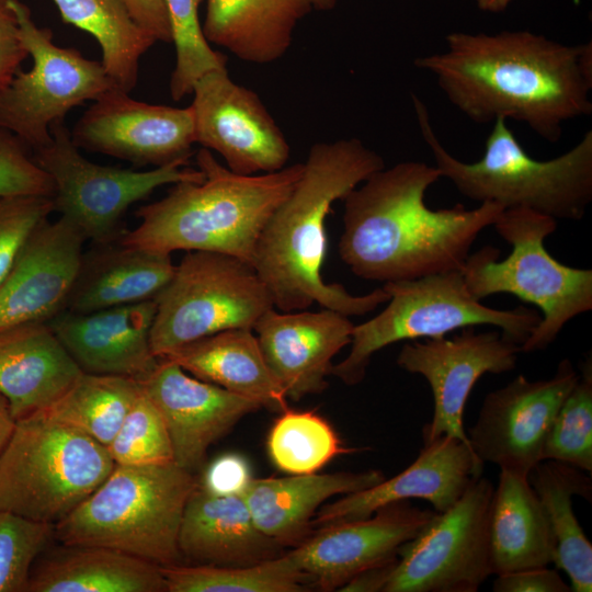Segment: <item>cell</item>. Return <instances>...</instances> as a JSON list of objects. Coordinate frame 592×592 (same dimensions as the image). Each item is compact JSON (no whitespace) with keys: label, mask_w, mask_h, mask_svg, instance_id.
Masks as SVG:
<instances>
[{"label":"cell","mask_w":592,"mask_h":592,"mask_svg":"<svg viewBox=\"0 0 592 592\" xmlns=\"http://www.w3.org/2000/svg\"><path fill=\"white\" fill-rule=\"evenodd\" d=\"M446 50L415 58L448 101L476 123L526 124L555 143L592 112V43L565 45L530 31L454 32Z\"/></svg>","instance_id":"6da1fadb"},{"label":"cell","mask_w":592,"mask_h":592,"mask_svg":"<svg viewBox=\"0 0 592 592\" xmlns=\"http://www.w3.org/2000/svg\"><path fill=\"white\" fill-rule=\"evenodd\" d=\"M440 178L435 166L402 161L374 172L342 200L338 252L354 275L387 283L462 269L474 241L504 208L485 202L431 209L424 195Z\"/></svg>","instance_id":"7a4b0ae2"},{"label":"cell","mask_w":592,"mask_h":592,"mask_svg":"<svg viewBox=\"0 0 592 592\" xmlns=\"http://www.w3.org/2000/svg\"><path fill=\"white\" fill-rule=\"evenodd\" d=\"M383 168L382 156L357 138L310 147L299 179L265 224L252 260L274 308L305 310L317 303L351 317L386 304L389 295L383 286L365 295H352L341 284L325 282L321 274L327 252L326 219L332 204Z\"/></svg>","instance_id":"3957f363"},{"label":"cell","mask_w":592,"mask_h":592,"mask_svg":"<svg viewBox=\"0 0 592 592\" xmlns=\"http://www.w3.org/2000/svg\"><path fill=\"white\" fill-rule=\"evenodd\" d=\"M196 164L202 180L174 183L164 197L141 206L135 212L138 226L118 241L163 254L219 252L252 264L259 237L299 179L303 163L244 175L201 148Z\"/></svg>","instance_id":"277c9868"},{"label":"cell","mask_w":592,"mask_h":592,"mask_svg":"<svg viewBox=\"0 0 592 592\" xmlns=\"http://www.w3.org/2000/svg\"><path fill=\"white\" fill-rule=\"evenodd\" d=\"M412 102L423 140L441 177L467 198L508 208H527L556 220L581 219L592 201V130L574 147L549 160L533 159L504 118H497L476 162H464L441 144L424 103Z\"/></svg>","instance_id":"5b68a950"},{"label":"cell","mask_w":592,"mask_h":592,"mask_svg":"<svg viewBox=\"0 0 592 592\" xmlns=\"http://www.w3.org/2000/svg\"><path fill=\"white\" fill-rule=\"evenodd\" d=\"M198 481L175 462L115 465L107 478L54 525L68 546L116 549L160 567L182 563L179 531Z\"/></svg>","instance_id":"8992f818"},{"label":"cell","mask_w":592,"mask_h":592,"mask_svg":"<svg viewBox=\"0 0 592 592\" xmlns=\"http://www.w3.org/2000/svg\"><path fill=\"white\" fill-rule=\"evenodd\" d=\"M492 226L512 251L501 261L500 250L492 246L469 253L460 269L464 283L477 300L509 293L537 306L542 320L521 352L543 351L570 320L592 310V270L567 266L548 253L545 239L557 228L549 216L508 208Z\"/></svg>","instance_id":"52a82bcc"},{"label":"cell","mask_w":592,"mask_h":592,"mask_svg":"<svg viewBox=\"0 0 592 592\" xmlns=\"http://www.w3.org/2000/svg\"><path fill=\"white\" fill-rule=\"evenodd\" d=\"M114 466L104 445L44 411L19 419L0 453V511L55 525Z\"/></svg>","instance_id":"ba28073f"},{"label":"cell","mask_w":592,"mask_h":592,"mask_svg":"<svg viewBox=\"0 0 592 592\" xmlns=\"http://www.w3.org/2000/svg\"><path fill=\"white\" fill-rule=\"evenodd\" d=\"M383 288L389 295L386 307L354 325L348 356L331 366L330 375L348 386L360 384L372 356L392 343L436 339L457 329L487 325L521 345L542 320L536 310L525 306L502 310L483 305L469 294L460 270L387 282Z\"/></svg>","instance_id":"9c48e42d"},{"label":"cell","mask_w":592,"mask_h":592,"mask_svg":"<svg viewBox=\"0 0 592 592\" xmlns=\"http://www.w3.org/2000/svg\"><path fill=\"white\" fill-rule=\"evenodd\" d=\"M156 303L150 345L158 358L224 330H253L274 308L251 263L212 251H186Z\"/></svg>","instance_id":"30bf717a"},{"label":"cell","mask_w":592,"mask_h":592,"mask_svg":"<svg viewBox=\"0 0 592 592\" xmlns=\"http://www.w3.org/2000/svg\"><path fill=\"white\" fill-rule=\"evenodd\" d=\"M52 139L33 158L52 178L54 212L96 244L116 242L127 209L156 189L200 181L204 173L175 161L148 171L101 166L84 158L73 144L65 119L50 126Z\"/></svg>","instance_id":"8fae6325"},{"label":"cell","mask_w":592,"mask_h":592,"mask_svg":"<svg viewBox=\"0 0 592 592\" xmlns=\"http://www.w3.org/2000/svg\"><path fill=\"white\" fill-rule=\"evenodd\" d=\"M9 2L33 66L18 71L1 91L0 128L16 135L33 152L50 141V126L65 119L72 107L96 100L115 86L102 62L56 45L50 29L37 26L24 2Z\"/></svg>","instance_id":"7c38bea8"},{"label":"cell","mask_w":592,"mask_h":592,"mask_svg":"<svg viewBox=\"0 0 592 592\" xmlns=\"http://www.w3.org/2000/svg\"><path fill=\"white\" fill-rule=\"evenodd\" d=\"M494 486L473 477L459 499L399 550L384 592H476L492 574L489 517Z\"/></svg>","instance_id":"4fadbf2b"},{"label":"cell","mask_w":592,"mask_h":592,"mask_svg":"<svg viewBox=\"0 0 592 592\" xmlns=\"http://www.w3.org/2000/svg\"><path fill=\"white\" fill-rule=\"evenodd\" d=\"M520 352L521 345L501 331L475 332L473 327L451 339L405 343L397 356L398 366L423 376L434 400L432 420L422 431L423 442L451 436L470 447L463 422L473 388L486 373L512 371Z\"/></svg>","instance_id":"5bb4252c"},{"label":"cell","mask_w":592,"mask_h":592,"mask_svg":"<svg viewBox=\"0 0 592 592\" xmlns=\"http://www.w3.org/2000/svg\"><path fill=\"white\" fill-rule=\"evenodd\" d=\"M579 374L562 360L549 379L519 375L483 399L476 423L468 429L471 451L483 464L528 475L542 460L549 428Z\"/></svg>","instance_id":"9a60e30c"},{"label":"cell","mask_w":592,"mask_h":592,"mask_svg":"<svg viewBox=\"0 0 592 592\" xmlns=\"http://www.w3.org/2000/svg\"><path fill=\"white\" fill-rule=\"evenodd\" d=\"M192 93L195 143L219 153L229 170L252 175L286 167L284 134L260 98L234 82L226 67L203 75Z\"/></svg>","instance_id":"2e32d148"},{"label":"cell","mask_w":592,"mask_h":592,"mask_svg":"<svg viewBox=\"0 0 592 592\" xmlns=\"http://www.w3.org/2000/svg\"><path fill=\"white\" fill-rule=\"evenodd\" d=\"M434 514L410 500L394 502L365 519L319 526L285 554L311 588L339 591L363 570L396 561Z\"/></svg>","instance_id":"e0dca14e"},{"label":"cell","mask_w":592,"mask_h":592,"mask_svg":"<svg viewBox=\"0 0 592 592\" xmlns=\"http://www.w3.org/2000/svg\"><path fill=\"white\" fill-rule=\"evenodd\" d=\"M70 135L79 149L127 160L138 167L187 161L195 144L191 106L149 104L116 87L93 101Z\"/></svg>","instance_id":"ac0fdd59"},{"label":"cell","mask_w":592,"mask_h":592,"mask_svg":"<svg viewBox=\"0 0 592 592\" xmlns=\"http://www.w3.org/2000/svg\"><path fill=\"white\" fill-rule=\"evenodd\" d=\"M139 384L166 422L174 462L190 471L203 465L209 446L240 419L262 408L166 357Z\"/></svg>","instance_id":"d6986e66"},{"label":"cell","mask_w":592,"mask_h":592,"mask_svg":"<svg viewBox=\"0 0 592 592\" xmlns=\"http://www.w3.org/2000/svg\"><path fill=\"white\" fill-rule=\"evenodd\" d=\"M86 238L66 219H48L32 235L0 283V330L47 322L66 309Z\"/></svg>","instance_id":"ffe728a7"},{"label":"cell","mask_w":592,"mask_h":592,"mask_svg":"<svg viewBox=\"0 0 592 592\" xmlns=\"http://www.w3.org/2000/svg\"><path fill=\"white\" fill-rule=\"evenodd\" d=\"M482 471L483 463L467 444L440 436L423 442L417 458L392 478L321 505L312 526L365 519L387 504L412 499L425 500L435 512H443L459 499L471 478Z\"/></svg>","instance_id":"44dd1931"},{"label":"cell","mask_w":592,"mask_h":592,"mask_svg":"<svg viewBox=\"0 0 592 592\" xmlns=\"http://www.w3.org/2000/svg\"><path fill=\"white\" fill-rule=\"evenodd\" d=\"M354 323L338 311L267 310L253 331L264 360L288 399L328 387L332 358L351 343Z\"/></svg>","instance_id":"7402d4cb"},{"label":"cell","mask_w":592,"mask_h":592,"mask_svg":"<svg viewBox=\"0 0 592 592\" xmlns=\"http://www.w3.org/2000/svg\"><path fill=\"white\" fill-rule=\"evenodd\" d=\"M156 299L89 312L62 310L48 326L83 373L143 380L157 366L150 331Z\"/></svg>","instance_id":"603a6c76"},{"label":"cell","mask_w":592,"mask_h":592,"mask_svg":"<svg viewBox=\"0 0 592 592\" xmlns=\"http://www.w3.org/2000/svg\"><path fill=\"white\" fill-rule=\"evenodd\" d=\"M82 373L47 322L0 330V394L15 421L48 409Z\"/></svg>","instance_id":"cb8c5ba5"},{"label":"cell","mask_w":592,"mask_h":592,"mask_svg":"<svg viewBox=\"0 0 592 592\" xmlns=\"http://www.w3.org/2000/svg\"><path fill=\"white\" fill-rule=\"evenodd\" d=\"M182 559L192 565L249 566L282 555V546L255 525L242 494L192 492L179 531Z\"/></svg>","instance_id":"d4e9b609"},{"label":"cell","mask_w":592,"mask_h":592,"mask_svg":"<svg viewBox=\"0 0 592 592\" xmlns=\"http://www.w3.org/2000/svg\"><path fill=\"white\" fill-rule=\"evenodd\" d=\"M385 478L376 469L252 478L242 497L257 527L280 546L293 548L312 532V516L323 502L364 490Z\"/></svg>","instance_id":"484cf974"},{"label":"cell","mask_w":592,"mask_h":592,"mask_svg":"<svg viewBox=\"0 0 592 592\" xmlns=\"http://www.w3.org/2000/svg\"><path fill=\"white\" fill-rule=\"evenodd\" d=\"M337 0H206L202 25L208 43L237 58L270 64L289 48L297 23L314 11L330 10Z\"/></svg>","instance_id":"4316f807"},{"label":"cell","mask_w":592,"mask_h":592,"mask_svg":"<svg viewBox=\"0 0 592 592\" xmlns=\"http://www.w3.org/2000/svg\"><path fill=\"white\" fill-rule=\"evenodd\" d=\"M174 270L171 254L119 241L96 244L82 253L65 310L89 312L156 299Z\"/></svg>","instance_id":"83f0119b"},{"label":"cell","mask_w":592,"mask_h":592,"mask_svg":"<svg viewBox=\"0 0 592 592\" xmlns=\"http://www.w3.org/2000/svg\"><path fill=\"white\" fill-rule=\"evenodd\" d=\"M252 331L224 330L186 343L163 357L202 380L281 413L288 409V398L269 368Z\"/></svg>","instance_id":"f1b7e54d"},{"label":"cell","mask_w":592,"mask_h":592,"mask_svg":"<svg viewBox=\"0 0 592 592\" xmlns=\"http://www.w3.org/2000/svg\"><path fill=\"white\" fill-rule=\"evenodd\" d=\"M31 571L26 592H167L161 567L100 546H68Z\"/></svg>","instance_id":"f546056e"},{"label":"cell","mask_w":592,"mask_h":592,"mask_svg":"<svg viewBox=\"0 0 592 592\" xmlns=\"http://www.w3.org/2000/svg\"><path fill=\"white\" fill-rule=\"evenodd\" d=\"M489 545L492 574L553 562L549 523L526 475L500 470L490 508Z\"/></svg>","instance_id":"4dcf8cb0"},{"label":"cell","mask_w":592,"mask_h":592,"mask_svg":"<svg viewBox=\"0 0 592 592\" xmlns=\"http://www.w3.org/2000/svg\"><path fill=\"white\" fill-rule=\"evenodd\" d=\"M548 520L555 544L553 562L570 579L571 591L592 590V545L572 508V497L591 501L592 483L585 471L557 460H540L527 475Z\"/></svg>","instance_id":"1f68e13d"},{"label":"cell","mask_w":592,"mask_h":592,"mask_svg":"<svg viewBox=\"0 0 592 592\" xmlns=\"http://www.w3.org/2000/svg\"><path fill=\"white\" fill-rule=\"evenodd\" d=\"M62 21L89 34L99 43L102 65L125 92L137 84L139 60L157 42L132 16L122 0H52Z\"/></svg>","instance_id":"d6a6232c"},{"label":"cell","mask_w":592,"mask_h":592,"mask_svg":"<svg viewBox=\"0 0 592 592\" xmlns=\"http://www.w3.org/2000/svg\"><path fill=\"white\" fill-rule=\"evenodd\" d=\"M140 391L139 382L129 377L82 373L44 412L106 447Z\"/></svg>","instance_id":"836d02e7"},{"label":"cell","mask_w":592,"mask_h":592,"mask_svg":"<svg viewBox=\"0 0 592 592\" xmlns=\"http://www.w3.org/2000/svg\"><path fill=\"white\" fill-rule=\"evenodd\" d=\"M167 592H304L308 578L284 553L249 566L161 567Z\"/></svg>","instance_id":"e575fe53"},{"label":"cell","mask_w":592,"mask_h":592,"mask_svg":"<svg viewBox=\"0 0 592 592\" xmlns=\"http://www.w3.org/2000/svg\"><path fill=\"white\" fill-rule=\"evenodd\" d=\"M272 463L289 475L317 473L341 454L355 452L344 447L331 424L314 411L280 413L267 436Z\"/></svg>","instance_id":"d590c367"},{"label":"cell","mask_w":592,"mask_h":592,"mask_svg":"<svg viewBox=\"0 0 592 592\" xmlns=\"http://www.w3.org/2000/svg\"><path fill=\"white\" fill-rule=\"evenodd\" d=\"M557 460L585 473L592 471V364L582 366L579 378L559 408L546 436L542 460Z\"/></svg>","instance_id":"8d00e7d4"},{"label":"cell","mask_w":592,"mask_h":592,"mask_svg":"<svg viewBox=\"0 0 592 592\" xmlns=\"http://www.w3.org/2000/svg\"><path fill=\"white\" fill-rule=\"evenodd\" d=\"M203 0H164L175 47V66L170 79L174 101L192 93L194 83L206 72L225 68L226 58L212 49L198 18Z\"/></svg>","instance_id":"74e56055"},{"label":"cell","mask_w":592,"mask_h":592,"mask_svg":"<svg viewBox=\"0 0 592 592\" xmlns=\"http://www.w3.org/2000/svg\"><path fill=\"white\" fill-rule=\"evenodd\" d=\"M106 448L115 465L174 462L166 422L143 388Z\"/></svg>","instance_id":"f35d334b"},{"label":"cell","mask_w":592,"mask_h":592,"mask_svg":"<svg viewBox=\"0 0 592 592\" xmlns=\"http://www.w3.org/2000/svg\"><path fill=\"white\" fill-rule=\"evenodd\" d=\"M54 525L0 511V592H26L32 565Z\"/></svg>","instance_id":"ab89813d"},{"label":"cell","mask_w":592,"mask_h":592,"mask_svg":"<svg viewBox=\"0 0 592 592\" xmlns=\"http://www.w3.org/2000/svg\"><path fill=\"white\" fill-rule=\"evenodd\" d=\"M54 212L52 197L19 195L0 198V283L34 231Z\"/></svg>","instance_id":"60d3db41"},{"label":"cell","mask_w":592,"mask_h":592,"mask_svg":"<svg viewBox=\"0 0 592 592\" xmlns=\"http://www.w3.org/2000/svg\"><path fill=\"white\" fill-rule=\"evenodd\" d=\"M31 152L16 135L0 128V198L19 195L53 196V180Z\"/></svg>","instance_id":"b9f144b4"},{"label":"cell","mask_w":592,"mask_h":592,"mask_svg":"<svg viewBox=\"0 0 592 592\" xmlns=\"http://www.w3.org/2000/svg\"><path fill=\"white\" fill-rule=\"evenodd\" d=\"M252 479L246 458L238 454H224L205 469L201 488L216 496L242 494Z\"/></svg>","instance_id":"7bdbcfd3"},{"label":"cell","mask_w":592,"mask_h":592,"mask_svg":"<svg viewBox=\"0 0 592 592\" xmlns=\"http://www.w3.org/2000/svg\"><path fill=\"white\" fill-rule=\"evenodd\" d=\"M27 56L20 37L16 15L9 0H0V93Z\"/></svg>","instance_id":"ee69618b"},{"label":"cell","mask_w":592,"mask_h":592,"mask_svg":"<svg viewBox=\"0 0 592 592\" xmlns=\"http://www.w3.org/2000/svg\"><path fill=\"white\" fill-rule=\"evenodd\" d=\"M496 592H570V585L553 569L527 568L497 574Z\"/></svg>","instance_id":"f6af8a7d"},{"label":"cell","mask_w":592,"mask_h":592,"mask_svg":"<svg viewBox=\"0 0 592 592\" xmlns=\"http://www.w3.org/2000/svg\"><path fill=\"white\" fill-rule=\"evenodd\" d=\"M133 19L156 41L172 42L164 0H122Z\"/></svg>","instance_id":"bcb514c9"},{"label":"cell","mask_w":592,"mask_h":592,"mask_svg":"<svg viewBox=\"0 0 592 592\" xmlns=\"http://www.w3.org/2000/svg\"><path fill=\"white\" fill-rule=\"evenodd\" d=\"M397 560L363 570L345 583L339 591L384 592Z\"/></svg>","instance_id":"7dc6e473"},{"label":"cell","mask_w":592,"mask_h":592,"mask_svg":"<svg viewBox=\"0 0 592 592\" xmlns=\"http://www.w3.org/2000/svg\"><path fill=\"white\" fill-rule=\"evenodd\" d=\"M15 425L7 399L0 394V453L9 441Z\"/></svg>","instance_id":"c3c4849f"},{"label":"cell","mask_w":592,"mask_h":592,"mask_svg":"<svg viewBox=\"0 0 592 592\" xmlns=\"http://www.w3.org/2000/svg\"><path fill=\"white\" fill-rule=\"evenodd\" d=\"M481 10L501 12L506 9L512 0H476Z\"/></svg>","instance_id":"681fc988"}]
</instances>
